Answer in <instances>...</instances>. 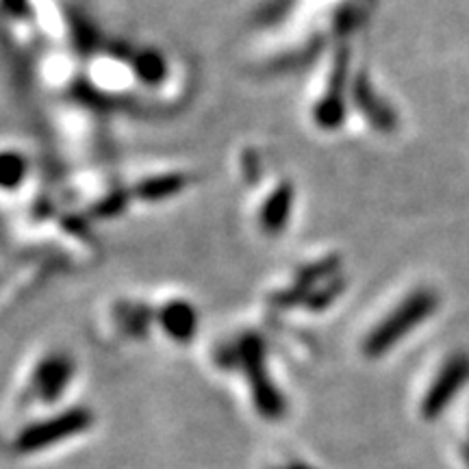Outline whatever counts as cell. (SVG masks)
<instances>
[{
    "instance_id": "2",
    "label": "cell",
    "mask_w": 469,
    "mask_h": 469,
    "mask_svg": "<svg viewBox=\"0 0 469 469\" xmlns=\"http://www.w3.org/2000/svg\"><path fill=\"white\" fill-rule=\"evenodd\" d=\"M469 380V357L467 354H456L455 359H450L446 363V368L441 370V374L436 376L435 385L430 387L428 396L424 400V413L430 419L435 415H439L444 408L450 404L452 398L465 387Z\"/></svg>"
},
{
    "instance_id": "1",
    "label": "cell",
    "mask_w": 469,
    "mask_h": 469,
    "mask_svg": "<svg viewBox=\"0 0 469 469\" xmlns=\"http://www.w3.org/2000/svg\"><path fill=\"white\" fill-rule=\"evenodd\" d=\"M436 306V298L430 291H415L393 311V315L387 317L382 324L371 333L368 342V352L380 354L389 350L398 339H402L408 331L419 322H424Z\"/></svg>"
}]
</instances>
